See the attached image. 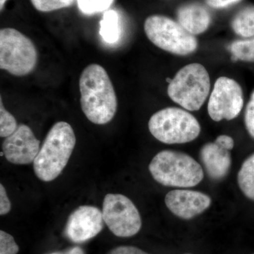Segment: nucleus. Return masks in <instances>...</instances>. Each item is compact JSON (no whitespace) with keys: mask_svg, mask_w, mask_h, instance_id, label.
<instances>
[{"mask_svg":"<svg viewBox=\"0 0 254 254\" xmlns=\"http://www.w3.org/2000/svg\"><path fill=\"white\" fill-rule=\"evenodd\" d=\"M81 109L95 125L109 123L118 110V98L106 70L98 64L88 65L79 79Z\"/></svg>","mask_w":254,"mask_h":254,"instance_id":"obj_1","label":"nucleus"},{"mask_svg":"<svg viewBox=\"0 0 254 254\" xmlns=\"http://www.w3.org/2000/svg\"><path fill=\"white\" fill-rule=\"evenodd\" d=\"M76 143V136L69 124L55 123L33 163L36 177L46 182L55 180L67 165Z\"/></svg>","mask_w":254,"mask_h":254,"instance_id":"obj_2","label":"nucleus"},{"mask_svg":"<svg viewBox=\"0 0 254 254\" xmlns=\"http://www.w3.org/2000/svg\"><path fill=\"white\" fill-rule=\"evenodd\" d=\"M149 171L160 185L178 188L196 186L204 177L198 162L186 153L175 150L159 152L150 162Z\"/></svg>","mask_w":254,"mask_h":254,"instance_id":"obj_3","label":"nucleus"},{"mask_svg":"<svg viewBox=\"0 0 254 254\" xmlns=\"http://www.w3.org/2000/svg\"><path fill=\"white\" fill-rule=\"evenodd\" d=\"M210 90L208 71L203 65L192 63L182 67L169 83L168 94L187 111H198L204 104Z\"/></svg>","mask_w":254,"mask_h":254,"instance_id":"obj_4","label":"nucleus"},{"mask_svg":"<svg viewBox=\"0 0 254 254\" xmlns=\"http://www.w3.org/2000/svg\"><path fill=\"white\" fill-rule=\"evenodd\" d=\"M148 128L156 139L166 144H181L195 140L200 133L197 119L187 110L167 108L152 115Z\"/></svg>","mask_w":254,"mask_h":254,"instance_id":"obj_5","label":"nucleus"},{"mask_svg":"<svg viewBox=\"0 0 254 254\" xmlns=\"http://www.w3.org/2000/svg\"><path fill=\"white\" fill-rule=\"evenodd\" d=\"M38 51L30 38L14 28L0 31V68L16 76L33 72L38 64Z\"/></svg>","mask_w":254,"mask_h":254,"instance_id":"obj_6","label":"nucleus"},{"mask_svg":"<svg viewBox=\"0 0 254 254\" xmlns=\"http://www.w3.org/2000/svg\"><path fill=\"white\" fill-rule=\"evenodd\" d=\"M144 31L153 44L172 54L186 56L198 48L195 37L168 16H150L145 19Z\"/></svg>","mask_w":254,"mask_h":254,"instance_id":"obj_7","label":"nucleus"},{"mask_svg":"<svg viewBox=\"0 0 254 254\" xmlns=\"http://www.w3.org/2000/svg\"><path fill=\"white\" fill-rule=\"evenodd\" d=\"M105 223L115 236H134L141 230V215L128 197L120 193H108L103 203Z\"/></svg>","mask_w":254,"mask_h":254,"instance_id":"obj_8","label":"nucleus"},{"mask_svg":"<svg viewBox=\"0 0 254 254\" xmlns=\"http://www.w3.org/2000/svg\"><path fill=\"white\" fill-rule=\"evenodd\" d=\"M244 107L242 87L235 80L221 76L215 81L208 103V113L215 122L237 118Z\"/></svg>","mask_w":254,"mask_h":254,"instance_id":"obj_9","label":"nucleus"},{"mask_svg":"<svg viewBox=\"0 0 254 254\" xmlns=\"http://www.w3.org/2000/svg\"><path fill=\"white\" fill-rule=\"evenodd\" d=\"M103 213L95 206L81 205L70 214L65 235L71 242L83 243L98 235L104 226Z\"/></svg>","mask_w":254,"mask_h":254,"instance_id":"obj_10","label":"nucleus"},{"mask_svg":"<svg viewBox=\"0 0 254 254\" xmlns=\"http://www.w3.org/2000/svg\"><path fill=\"white\" fill-rule=\"evenodd\" d=\"M41 149V141L37 139L31 128L20 125L16 131L5 138L2 143L4 157L15 165H28L34 162Z\"/></svg>","mask_w":254,"mask_h":254,"instance_id":"obj_11","label":"nucleus"},{"mask_svg":"<svg viewBox=\"0 0 254 254\" xmlns=\"http://www.w3.org/2000/svg\"><path fill=\"white\" fill-rule=\"evenodd\" d=\"M165 205L178 218L190 220L206 210L211 205L209 195L187 190H171L165 196Z\"/></svg>","mask_w":254,"mask_h":254,"instance_id":"obj_12","label":"nucleus"},{"mask_svg":"<svg viewBox=\"0 0 254 254\" xmlns=\"http://www.w3.org/2000/svg\"><path fill=\"white\" fill-rule=\"evenodd\" d=\"M230 151L215 141L202 147L200 161L211 180L218 181L228 175L232 163Z\"/></svg>","mask_w":254,"mask_h":254,"instance_id":"obj_13","label":"nucleus"},{"mask_svg":"<svg viewBox=\"0 0 254 254\" xmlns=\"http://www.w3.org/2000/svg\"><path fill=\"white\" fill-rule=\"evenodd\" d=\"M177 14L178 23L193 36L204 33L211 21L208 10L198 3L180 6Z\"/></svg>","mask_w":254,"mask_h":254,"instance_id":"obj_14","label":"nucleus"},{"mask_svg":"<svg viewBox=\"0 0 254 254\" xmlns=\"http://www.w3.org/2000/svg\"><path fill=\"white\" fill-rule=\"evenodd\" d=\"M232 28L242 38L254 37V5L246 6L237 13L232 20Z\"/></svg>","mask_w":254,"mask_h":254,"instance_id":"obj_15","label":"nucleus"},{"mask_svg":"<svg viewBox=\"0 0 254 254\" xmlns=\"http://www.w3.org/2000/svg\"><path fill=\"white\" fill-rule=\"evenodd\" d=\"M100 36L110 44L117 43L120 39V27L118 13L115 10L105 11L100 22Z\"/></svg>","mask_w":254,"mask_h":254,"instance_id":"obj_16","label":"nucleus"},{"mask_svg":"<svg viewBox=\"0 0 254 254\" xmlns=\"http://www.w3.org/2000/svg\"><path fill=\"white\" fill-rule=\"evenodd\" d=\"M237 181L242 193L254 201V153L242 164Z\"/></svg>","mask_w":254,"mask_h":254,"instance_id":"obj_17","label":"nucleus"},{"mask_svg":"<svg viewBox=\"0 0 254 254\" xmlns=\"http://www.w3.org/2000/svg\"><path fill=\"white\" fill-rule=\"evenodd\" d=\"M233 62L254 63V37L246 40L234 41L230 46Z\"/></svg>","mask_w":254,"mask_h":254,"instance_id":"obj_18","label":"nucleus"},{"mask_svg":"<svg viewBox=\"0 0 254 254\" xmlns=\"http://www.w3.org/2000/svg\"><path fill=\"white\" fill-rule=\"evenodd\" d=\"M18 125L14 117L5 109L3 104L2 99H0V136L1 138L6 137L12 134Z\"/></svg>","mask_w":254,"mask_h":254,"instance_id":"obj_19","label":"nucleus"},{"mask_svg":"<svg viewBox=\"0 0 254 254\" xmlns=\"http://www.w3.org/2000/svg\"><path fill=\"white\" fill-rule=\"evenodd\" d=\"M114 0H77L78 9L83 14L92 15L102 12L113 4Z\"/></svg>","mask_w":254,"mask_h":254,"instance_id":"obj_20","label":"nucleus"},{"mask_svg":"<svg viewBox=\"0 0 254 254\" xmlns=\"http://www.w3.org/2000/svg\"><path fill=\"white\" fill-rule=\"evenodd\" d=\"M31 1L38 11L50 12L71 6L74 0H31Z\"/></svg>","mask_w":254,"mask_h":254,"instance_id":"obj_21","label":"nucleus"},{"mask_svg":"<svg viewBox=\"0 0 254 254\" xmlns=\"http://www.w3.org/2000/svg\"><path fill=\"white\" fill-rule=\"evenodd\" d=\"M19 247L14 237L6 232L0 231V254H17Z\"/></svg>","mask_w":254,"mask_h":254,"instance_id":"obj_22","label":"nucleus"},{"mask_svg":"<svg viewBox=\"0 0 254 254\" xmlns=\"http://www.w3.org/2000/svg\"><path fill=\"white\" fill-rule=\"evenodd\" d=\"M245 123L247 131L254 138V91L246 107Z\"/></svg>","mask_w":254,"mask_h":254,"instance_id":"obj_23","label":"nucleus"},{"mask_svg":"<svg viewBox=\"0 0 254 254\" xmlns=\"http://www.w3.org/2000/svg\"><path fill=\"white\" fill-rule=\"evenodd\" d=\"M11 202L9 199L6 190L2 185H0V215H5L11 210Z\"/></svg>","mask_w":254,"mask_h":254,"instance_id":"obj_24","label":"nucleus"},{"mask_svg":"<svg viewBox=\"0 0 254 254\" xmlns=\"http://www.w3.org/2000/svg\"><path fill=\"white\" fill-rule=\"evenodd\" d=\"M108 254H149L144 251L132 246H121L110 251Z\"/></svg>","mask_w":254,"mask_h":254,"instance_id":"obj_25","label":"nucleus"},{"mask_svg":"<svg viewBox=\"0 0 254 254\" xmlns=\"http://www.w3.org/2000/svg\"><path fill=\"white\" fill-rule=\"evenodd\" d=\"M242 0H205L207 4L215 9L227 7L232 4L240 2Z\"/></svg>","mask_w":254,"mask_h":254,"instance_id":"obj_26","label":"nucleus"},{"mask_svg":"<svg viewBox=\"0 0 254 254\" xmlns=\"http://www.w3.org/2000/svg\"><path fill=\"white\" fill-rule=\"evenodd\" d=\"M215 141L218 142L222 146L225 147L227 150H231L234 148L235 142L233 138L231 136H227V135H220L217 137Z\"/></svg>","mask_w":254,"mask_h":254,"instance_id":"obj_27","label":"nucleus"},{"mask_svg":"<svg viewBox=\"0 0 254 254\" xmlns=\"http://www.w3.org/2000/svg\"><path fill=\"white\" fill-rule=\"evenodd\" d=\"M48 254H85L81 247H74L62 252H55Z\"/></svg>","mask_w":254,"mask_h":254,"instance_id":"obj_28","label":"nucleus"},{"mask_svg":"<svg viewBox=\"0 0 254 254\" xmlns=\"http://www.w3.org/2000/svg\"><path fill=\"white\" fill-rule=\"evenodd\" d=\"M7 1V0H0V9L2 10L3 7H4L5 2Z\"/></svg>","mask_w":254,"mask_h":254,"instance_id":"obj_29","label":"nucleus"},{"mask_svg":"<svg viewBox=\"0 0 254 254\" xmlns=\"http://www.w3.org/2000/svg\"></svg>","mask_w":254,"mask_h":254,"instance_id":"obj_30","label":"nucleus"}]
</instances>
